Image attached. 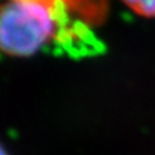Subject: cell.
Returning <instances> with one entry per match:
<instances>
[{"label": "cell", "mask_w": 155, "mask_h": 155, "mask_svg": "<svg viewBox=\"0 0 155 155\" xmlns=\"http://www.w3.org/2000/svg\"><path fill=\"white\" fill-rule=\"evenodd\" d=\"M60 13L48 0L0 3V52L30 57L60 36Z\"/></svg>", "instance_id": "obj_1"}, {"label": "cell", "mask_w": 155, "mask_h": 155, "mask_svg": "<svg viewBox=\"0 0 155 155\" xmlns=\"http://www.w3.org/2000/svg\"><path fill=\"white\" fill-rule=\"evenodd\" d=\"M133 13L145 18H155V0H122Z\"/></svg>", "instance_id": "obj_2"}, {"label": "cell", "mask_w": 155, "mask_h": 155, "mask_svg": "<svg viewBox=\"0 0 155 155\" xmlns=\"http://www.w3.org/2000/svg\"><path fill=\"white\" fill-rule=\"evenodd\" d=\"M0 155H8V153L4 150V147L2 146V145H0Z\"/></svg>", "instance_id": "obj_3"}]
</instances>
